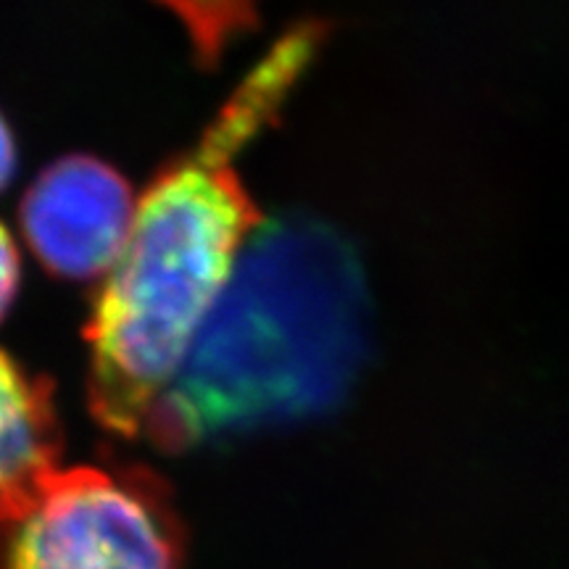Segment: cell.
<instances>
[{
    "label": "cell",
    "mask_w": 569,
    "mask_h": 569,
    "mask_svg": "<svg viewBox=\"0 0 569 569\" xmlns=\"http://www.w3.org/2000/svg\"><path fill=\"white\" fill-rule=\"evenodd\" d=\"M13 169H17V146H13L9 124L0 117V190L11 182Z\"/></svg>",
    "instance_id": "7"
},
{
    "label": "cell",
    "mask_w": 569,
    "mask_h": 569,
    "mask_svg": "<svg viewBox=\"0 0 569 569\" xmlns=\"http://www.w3.org/2000/svg\"><path fill=\"white\" fill-rule=\"evenodd\" d=\"M359 251L303 211L264 219L146 419L161 451L336 411L369 353Z\"/></svg>",
    "instance_id": "2"
},
{
    "label": "cell",
    "mask_w": 569,
    "mask_h": 569,
    "mask_svg": "<svg viewBox=\"0 0 569 569\" xmlns=\"http://www.w3.org/2000/svg\"><path fill=\"white\" fill-rule=\"evenodd\" d=\"M61 448L53 382L0 348V522L40 496L61 469Z\"/></svg>",
    "instance_id": "5"
},
{
    "label": "cell",
    "mask_w": 569,
    "mask_h": 569,
    "mask_svg": "<svg viewBox=\"0 0 569 569\" xmlns=\"http://www.w3.org/2000/svg\"><path fill=\"white\" fill-rule=\"evenodd\" d=\"M134 206L130 182L101 159L71 153L27 188L21 230L48 272L88 280L109 274L122 256Z\"/></svg>",
    "instance_id": "4"
},
{
    "label": "cell",
    "mask_w": 569,
    "mask_h": 569,
    "mask_svg": "<svg viewBox=\"0 0 569 569\" xmlns=\"http://www.w3.org/2000/svg\"><path fill=\"white\" fill-rule=\"evenodd\" d=\"M188 538L169 486L140 465L59 469L0 522V569H184Z\"/></svg>",
    "instance_id": "3"
},
{
    "label": "cell",
    "mask_w": 569,
    "mask_h": 569,
    "mask_svg": "<svg viewBox=\"0 0 569 569\" xmlns=\"http://www.w3.org/2000/svg\"><path fill=\"white\" fill-rule=\"evenodd\" d=\"M19 248L13 243L11 232L0 224V317L6 315L19 288Z\"/></svg>",
    "instance_id": "6"
},
{
    "label": "cell",
    "mask_w": 569,
    "mask_h": 569,
    "mask_svg": "<svg viewBox=\"0 0 569 569\" xmlns=\"http://www.w3.org/2000/svg\"><path fill=\"white\" fill-rule=\"evenodd\" d=\"M322 21L290 27L256 61L188 151L138 198L122 256L88 325V398L98 425L134 438L222 296L264 213L238 159L293 96L325 42Z\"/></svg>",
    "instance_id": "1"
}]
</instances>
